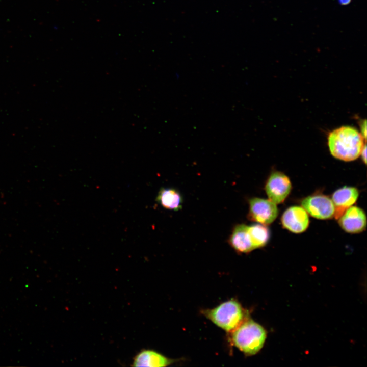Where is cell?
I'll use <instances>...</instances> for the list:
<instances>
[{"label":"cell","instance_id":"11","mask_svg":"<svg viewBox=\"0 0 367 367\" xmlns=\"http://www.w3.org/2000/svg\"><path fill=\"white\" fill-rule=\"evenodd\" d=\"M228 241L231 247L238 252L248 253L255 249L248 232V225L245 224L236 225Z\"/></svg>","mask_w":367,"mask_h":367},{"label":"cell","instance_id":"6","mask_svg":"<svg viewBox=\"0 0 367 367\" xmlns=\"http://www.w3.org/2000/svg\"><path fill=\"white\" fill-rule=\"evenodd\" d=\"M292 185L289 178L280 172H272L269 177L265 191L269 199L275 204L282 203L290 193Z\"/></svg>","mask_w":367,"mask_h":367},{"label":"cell","instance_id":"8","mask_svg":"<svg viewBox=\"0 0 367 367\" xmlns=\"http://www.w3.org/2000/svg\"><path fill=\"white\" fill-rule=\"evenodd\" d=\"M338 223L342 228L347 232L360 233L366 228V215L361 208L351 206L339 217Z\"/></svg>","mask_w":367,"mask_h":367},{"label":"cell","instance_id":"3","mask_svg":"<svg viewBox=\"0 0 367 367\" xmlns=\"http://www.w3.org/2000/svg\"><path fill=\"white\" fill-rule=\"evenodd\" d=\"M205 316L223 330L232 332L246 319L245 311L237 301L231 300L204 311Z\"/></svg>","mask_w":367,"mask_h":367},{"label":"cell","instance_id":"9","mask_svg":"<svg viewBox=\"0 0 367 367\" xmlns=\"http://www.w3.org/2000/svg\"><path fill=\"white\" fill-rule=\"evenodd\" d=\"M358 196V190L353 187L345 186L335 191L332 196L335 218L338 219L348 208L354 204Z\"/></svg>","mask_w":367,"mask_h":367},{"label":"cell","instance_id":"13","mask_svg":"<svg viewBox=\"0 0 367 367\" xmlns=\"http://www.w3.org/2000/svg\"><path fill=\"white\" fill-rule=\"evenodd\" d=\"M248 230L255 249L264 246L270 237V232L265 225L256 224L248 226Z\"/></svg>","mask_w":367,"mask_h":367},{"label":"cell","instance_id":"14","mask_svg":"<svg viewBox=\"0 0 367 367\" xmlns=\"http://www.w3.org/2000/svg\"><path fill=\"white\" fill-rule=\"evenodd\" d=\"M361 130L362 136L363 137L364 139H365L366 137V122L365 120L361 125Z\"/></svg>","mask_w":367,"mask_h":367},{"label":"cell","instance_id":"15","mask_svg":"<svg viewBox=\"0 0 367 367\" xmlns=\"http://www.w3.org/2000/svg\"><path fill=\"white\" fill-rule=\"evenodd\" d=\"M362 156V159L365 164L366 163V146L365 144L362 149V151L361 152V154Z\"/></svg>","mask_w":367,"mask_h":367},{"label":"cell","instance_id":"16","mask_svg":"<svg viewBox=\"0 0 367 367\" xmlns=\"http://www.w3.org/2000/svg\"><path fill=\"white\" fill-rule=\"evenodd\" d=\"M351 0H338L339 4L343 5H346L349 4L351 2Z\"/></svg>","mask_w":367,"mask_h":367},{"label":"cell","instance_id":"12","mask_svg":"<svg viewBox=\"0 0 367 367\" xmlns=\"http://www.w3.org/2000/svg\"><path fill=\"white\" fill-rule=\"evenodd\" d=\"M156 201L164 208L178 211L182 207L183 199L180 193L174 188H161Z\"/></svg>","mask_w":367,"mask_h":367},{"label":"cell","instance_id":"4","mask_svg":"<svg viewBox=\"0 0 367 367\" xmlns=\"http://www.w3.org/2000/svg\"><path fill=\"white\" fill-rule=\"evenodd\" d=\"M249 218L263 225L272 223L278 214L276 204L269 199L252 198L249 201Z\"/></svg>","mask_w":367,"mask_h":367},{"label":"cell","instance_id":"10","mask_svg":"<svg viewBox=\"0 0 367 367\" xmlns=\"http://www.w3.org/2000/svg\"><path fill=\"white\" fill-rule=\"evenodd\" d=\"M172 360L152 350L143 349L137 353L133 360L132 366H166Z\"/></svg>","mask_w":367,"mask_h":367},{"label":"cell","instance_id":"2","mask_svg":"<svg viewBox=\"0 0 367 367\" xmlns=\"http://www.w3.org/2000/svg\"><path fill=\"white\" fill-rule=\"evenodd\" d=\"M266 338L265 329L251 319H245L232 331L233 344L247 355L256 354L263 347Z\"/></svg>","mask_w":367,"mask_h":367},{"label":"cell","instance_id":"1","mask_svg":"<svg viewBox=\"0 0 367 367\" xmlns=\"http://www.w3.org/2000/svg\"><path fill=\"white\" fill-rule=\"evenodd\" d=\"M363 138L354 127L342 126L329 134L328 145L331 154L334 158L344 161H351L360 155L364 145Z\"/></svg>","mask_w":367,"mask_h":367},{"label":"cell","instance_id":"7","mask_svg":"<svg viewBox=\"0 0 367 367\" xmlns=\"http://www.w3.org/2000/svg\"><path fill=\"white\" fill-rule=\"evenodd\" d=\"M281 222L283 226L291 232L300 233L307 229L309 220L308 214L304 208L293 206L283 213Z\"/></svg>","mask_w":367,"mask_h":367},{"label":"cell","instance_id":"5","mask_svg":"<svg viewBox=\"0 0 367 367\" xmlns=\"http://www.w3.org/2000/svg\"><path fill=\"white\" fill-rule=\"evenodd\" d=\"M301 205L307 213L318 219H328L334 215L335 207L333 201L324 195L309 196L302 200Z\"/></svg>","mask_w":367,"mask_h":367}]
</instances>
